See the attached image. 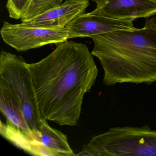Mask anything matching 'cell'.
Here are the masks:
<instances>
[{"label":"cell","mask_w":156,"mask_h":156,"mask_svg":"<svg viewBox=\"0 0 156 156\" xmlns=\"http://www.w3.org/2000/svg\"><path fill=\"white\" fill-rule=\"evenodd\" d=\"M147 1L151 2H153V3L156 4V0H147Z\"/></svg>","instance_id":"cell-14"},{"label":"cell","mask_w":156,"mask_h":156,"mask_svg":"<svg viewBox=\"0 0 156 156\" xmlns=\"http://www.w3.org/2000/svg\"><path fill=\"white\" fill-rule=\"evenodd\" d=\"M35 136L52 156H76L70 147L67 136L61 131L50 126L44 118L41 119Z\"/></svg>","instance_id":"cell-10"},{"label":"cell","mask_w":156,"mask_h":156,"mask_svg":"<svg viewBox=\"0 0 156 156\" xmlns=\"http://www.w3.org/2000/svg\"><path fill=\"white\" fill-rule=\"evenodd\" d=\"M27 63L22 57L2 51L0 55V79L10 87L20 99L25 119L35 132L42 118Z\"/></svg>","instance_id":"cell-4"},{"label":"cell","mask_w":156,"mask_h":156,"mask_svg":"<svg viewBox=\"0 0 156 156\" xmlns=\"http://www.w3.org/2000/svg\"><path fill=\"white\" fill-rule=\"evenodd\" d=\"M56 45L48 56L27 66L41 116L60 126H75L98 70L86 44L66 41Z\"/></svg>","instance_id":"cell-1"},{"label":"cell","mask_w":156,"mask_h":156,"mask_svg":"<svg viewBox=\"0 0 156 156\" xmlns=\"http://www.w3.org/2000/svg\"><path fill=\"white\" fill-rule=\"evenodd\" d=\"M0 109L7 120L26 133L33 134L23 111L20 99L9 85L0 79Z\"/></svg>","instance_id":"cell-9"},{"label":"cell","mask_w":156,"mask_h":156,"mask_svg":"<svg viewBox=\"0 0 156 156\" xmlns=\"http://www.w3.org/2000/svg\"><path fill=\"white\" fill-rule=\"evenodd\" d=\"M89 5V0H66L30 20L21 23L47 29H64L76 17L84 13Z\"/></svg>","instance_id":"cell-7"},{"label":"cell","mask_w":156,"mask_h":156,"mask_svg":"<svg viewBox=\"0 0 156 156\" xmlns=\"http://www.w3.org/2000/svg\"><path fill=\"white\" fill-rule=\"evenodd\" d=\"M76 156H156V130L114 127L93 137Z\"/></svg>","instance_id":"cell-3"},{"label":"cell","mask_w":156,"mask_h":156,"mask_svg":"<svg viewBox=\"0 0 156 156\" xmlns=\"http://www.w3.org/2000/svg\"><path fill=\"white\" fill-rule=\"evenodd\" d=\"M2 38L7 44L18 51H26L52 44L67 41L69 34L66 28L51 29L11 24L4 22L1 30Z\"/></svg>","instance_id":"cell-5"},{"label":"cell","mask_w":156,"mask_h":156,"mask_svg":"<svg viewBox=\"0 0 156 156\" xmlns=\"http://www.w3.org/2000/svg\"><path fill=\"white\" fill-rule=\"evenodd\" d=\"M132 19H115L93 13H83L69 23L66 28L69 39L92 36L120 30H134Z\"/></svg>","instance_id":"cell-6"},{"label":"cell","mask_w":156,"mask_h":156,"mask_svg":"<svg viewBox=\"0 0 156 156\" xmlns=\"http://www.w3.org/2000/svg\"><path fill=\"white\" fill-rule=\"evenodd\" d=\"M93 13L115 19L149 18L156 15V4L147 0H100Z\"/></svg>","instance_id":"cell-8"},{"label":"cell","mask_w":156,"mask_h":156,"mask_svg":"<svg viewBox=\"0 0 156 156\" xmlns=\"http://www.w3.org/2000/svg\"><path fill=\"white\" fill-rule=\"evenodd\" d=\"M91 38L94 42L91 53L100 62L106 86L156 83V16L146 20L141 29Z\"/></svg>","instance_id":"cell-2"},{"label":"cell","mask_w":156,"mask_h":156,"mask_svg":"<svg viewBox=\"0 0 156 156\" xmlns=\"http://www.w3.org/2000/svg\"><path fill=\"white\" fill-rule=\"evenodd\" d=\"M66 1V0H30L27 10L21 21L24 22L30 20Z\"/></svg>","instance_id":"cell-11"},{"label":"cell","mask_w":156,"mask_h":156,"mask_svg":"<svg viewBox=\"0 0 156 156\" xmlns=\"http://www.w3.org/2000/svg\"><path fill=\"white\" fill-rule=\"evenodd\" d=\"M30 0H7L6 8L9 17L15 20H21L25 14Z\"/></svg>","instance_id":"cell-12"},{"label":"cell","mask_w":156,"mask_h":156,"mask_svg":"<svg viewBox=\"0 0 156 156\" xmlns=\"http://www.w3.org/2000/svg\"><path fill=\"white\" fill-rule=\"evenodd\" d=\"M91 1L95 2L97 4H98V2H99V1H100V0H91Z\"/></svg>","instance_id":"cell-13"}]
</instances>
